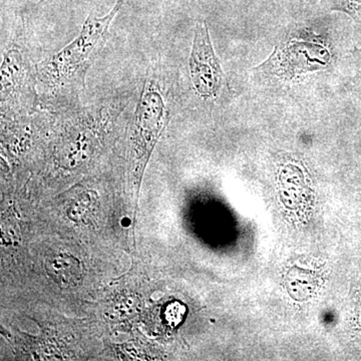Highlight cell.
<instances>
[{
	"label": "cell",
	"mask_w": 361,
	"mask_h": 361,
	"mask_svg": "<svg viewBox=\"0 0 361 361\" xmlns=\"http://www.w3.org/2000/svg\"><path fill=\"white\" fill-rule=\"evenodd\" d=\"M355 59H357V80L361 90V49L355 52Z\"/></svg>",
	"instance_id": "cell-6"
},
{
	"label": "cell",
	"mask_w": 361,
	"mask_h": 361,
	"mask_svg": "<svg viewBox=\"0 0 361 361\" xmlns=\"http://www.w3.org/2000/svg\"><path fill=\"white\" fill-rule=\"evenodd\" d=\"M332 11H341L361 23V0H329Z\"/></svg>",
	"instance_id": "cell-4"
},
{
	"label": "cell",
	"mask_w": 361,
	"mask_h": 361,
	"mask_svg": "<svg viewBox=\"0 0 361 361\" xmlns=\"http://www.w3.org/2000/svg\"><path fill=\"white\" fill-rule=\"evenodd\" d=\"M125 2L126 0H118L110 13L102 18H97L94 13L87 16L78 37L66 45L65 49L52 56L47 68L52 77L59 80L68 78L84 65L90 54L101 45L111 23L120 13Z\"/></svg>",
	"instance_id": "cell-1"
},
{
	"label": "cell",
	"mask_w": 361,
	"mask_h": 361,
	"mask_svg": "<svg viewBox=\"0 0 361 361\" xmlns=\"http://www.w3.org/2000/svg\"><path fill=\"white\" fill-rule=\"evenodd\" d=\"M190 75L199 96L211 99L219 94L223 71L214 51L206 21L197 25L190 56Z\"/></svg>",
	"instance_id": "cell-2"
},
{
	"label": "cell",
	"mask_w": 361,
	"mask_h": 361,
	"mask_svg": "<svg viewBox=\"0 0 361 361\" xmlns=\"http://www.w3.org/2000/svg\"><path fill=\"white\" fill-rule=\"evenodd\" d=\"M47 270L52 279L61 286H77L82 279V269L78 260L63 254L47 260Z\"/></svg>",
	"instance_id": "cell-3"
},
{
	"label": "cell",
	"mask_w": 361,
	"mask_h": 361,
	"mask_svg": "<svg viewBox=\"0 0 361 361\" xmlns=\"http://www.w3.org/2000/svg\"><path fill=\"white\" fill-rule=\"evenodd\" d=\"M184 307L179 303L171 304L166 311V319L171 325H177L182 322L184 315Z\"/></svg>",
	"instance_id": "cell-5"
}]
</instances>
